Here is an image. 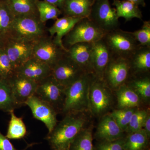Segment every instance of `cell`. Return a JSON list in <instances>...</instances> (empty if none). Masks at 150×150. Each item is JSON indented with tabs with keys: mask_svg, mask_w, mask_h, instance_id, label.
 <instances>
[{
	"mask_svg": "<svg viewBox=\"0 0 150 150\" xmlns=\"http://www.w3.org/2000/svg\"><path fill=\"white\" fill-rule=\"evenodd\" d=\"M149 138L144 130L129 134L125 139L123 150H144L148 144Z\"/></svg>",
	"mask_w": 150,
	"mask_h": 150,
	"instance_id": "83f0119b",
	"label": "cell"
},
{
	"mask_svg": "<svg viewBox=\"0 0 150 150\" xmlns=\"http://www.w3.org/2000/svg\"><path fill=\"white\" fill-rule=\"evenodd\" d=\"M1 80H2V79H1V77H0V81H1Z\"/></svg>",
	"mask_w": 150,
	"mask_h": 150,
	"instance_id": "b9f144b4",
	"label": "cell"
},
{
	"mask_svg": "<svg viewBox=\"0 0 150 150\" xmlns=\"http://www.w3.org/2000/svg\"><path fill=\"white\" fill-rule=\"evenodd\" d=\"M123 132L109 114L104 115L100 121L96 135L102 141H113L123 138Z\"/></svg>",
	"mask_w": 150,
	"mask_h": 150,
	"instance_id": "ac0fdd59",
	"label": "cell"
},
{
	"mask_svg": "<svg viewBox=\"0 0 150 150\" xmlns=\"http://www.w3.org/2000/svg\"><path fill=\"white\" fill-rule=\"evenodd\" d=\"M7 81L19 107L25 105L28 99L35 95L38 83L36 82L16 73Z\"/></svg>",
	"mask_w": 150,
	"mask_h": 150,
	"instance_id": "5bb4252c",
	"label": "cell"
},
{
	"mask_svg": "<svg viewBox=\"0 0 150 150\" xmlns=\"http://www.w3.org/2000/svg\"><path fill=\"white\" fill-rule=\"evenodd\" d=\"M69 150H94L91 130L83 128L71 144Z\"/></svg>",
	"mask_w": 150,
	"mask_h": 150,
	"instance_id": "f546056e",
	"label": "cell"
},
{
	"mask_svg": "<svg viewBox=\"0 0 150 150\" xmlns=\"http://www.w3.org/2000/svg\"><path fill=\"white\" fill-rule=\"evenodd\" d=\"M36 6L39 18L43 23L50 20H56L62 14L60 9L44 0H37Z\"/></svg>",
	"mask_w": 150,
	"mask_h": 150,
	"instance_id": "f1b7e54d",
	"label": "cell"
},
{
	"mask_svg": "<svg viewBox=\"0 0 150 150\" xmlns=\"http://www.w3.org/2000/svg\"><path fill=\"white\" fill-rule=\"evenodd\" d=\"M112 56L103 38L93 43L92 67L95 76L103 79L105 71Z\"/></svg>",
	"mask_w": 150,
	"mask_h": 150,
	"instance_id": "e0dca14e",
	"label": "cell"
},
{
	"mask_svg": "<svg viewBox=\"0 0 150 150\" xmlns=\"http://www.w3.org/2000/svg\"><path fill=\"white\" fill-rule=\"evenodd\" d=\"M106 33L88 17L84 18L63 38L62 43L67 49L76 43L96 42L102 39Z\"/></svg>",
	"mask_w": 150,
	"mask_h": 150,
	"instance_id": "277c9868",
	"label": "cell"
},
{
	"mask_svg": "<svg viewBox=\"0 0 150 150\" xmlns=\"http://www.w3.org/2000/svg\"><path fill=\"white\" fill-rule=\"evenodd\" d=\"M79 113L67 114L48 133L46 139L53 150H69L71 144L83 129L86 123L84 116Z\"/></svg>",
	"mask_w": 150,
	"mask_h": 150,
	"instance_id": "6da1fadb",
	"label": "cell"
},
{
	"mask_svg": "<svg viewBox=\"0 0 150 150\" xmlns=\"http://www.w3.org/2000/svg\"><path fill=\"white\" fill-rule=\"evenodd\" d=\"M34 42L6 36L4 49L16 69L33 57Z\"/></svg>",
	"mask_w": 150,
	"mask_h": 150,
	"instance_id": "7c38bea8",
	"label": "cell"
},
{
	"mask_svg": "<svg viewBox=\"0 0 150 150\" xmlns=\"http://www.w3.org/2000/svg\"><path fill=\"white\" fill-rule=\"evenodd\" d=\"M116 93L119 109L135 108L140 105L141 98L126 83L118 88Z\"/></svg>",
	"mask_w": 150,
	"mask_h": 150,
	"instance_id": "603a6c76",
	"label": "cell"
},
{
	"mask_svg": "<svg viewBox=\"0 0 150 150\" xmlns=\"http://www.w3.org/2000/svg\"><path fill=\"white\" fill-rule=\"evenodd\" d=\"M129 61L131 75H146L150 70V47L140 45Z\"/></svg>",
	"mask_w": 150,
	"mask_h": 150,
	"instance_id": "d6986e66",
	"label": "cell"
},
{
	"mask_svg": "<svg viewBox=\"0 0 150 150\" xmlns=\"http://www.w3.org/2000/svg\"><path fill=\"white\" fill-rule=\"evenodd\" d=\"M112 5L115 6L116 14L118 18H123L126 22L137 18L142 20L143 15L139 6L127 0H113Z\"/></svg>",
	"mask_w": 150,
	"mask_h": 150,
	"instance_id": "cb8c5ba5",
	"label": "cell"
},
{
	"mask_svg": "<svg viewBox=\"0 0 150 150\" xmlns=\"http://www.w3.org/2000/svg\"><path fill=\"white\" fill-rule=\"evenodd\" d=\"M9 113L11 119L6 137L10 139H19L24 138L27 134V129L23 118L16 116L14 110L11 111Z\"/></svg>",
	"mask_w": 150,
	"mask_h": 150,
	"instance_id": "4316f807",
	"label": "cell"
},
{
	"mask_svg": "<svg viewBox=\"0 0 150 150\" xmlns=\"http://www.w3.org/2000/svg\"><path fill=\"white\" fill-rule=\"evenodd\" d=\"M18 107L7 81L2 80L0 81V110L9 113Z\"/></svg>",
	"mask_w": 150,
	"mask_h": 150,
	"instance_id": "484cf974",
	"label": "cell"
},
{
	"mask_svg": "<svg viewBox=\"0 0 150 150\" xmlns=\"http://www.w3.org/2000/svg\"><path fill=\"white\" fill-rule=\"evenodd\" d=\"M88 18L105 32L119 28L116 10L111 7L109 0H95Z\"/></svg>",
	"mask_w": 150,
	"mask_h": 150,
	"instance_id": "52a82bcc",
	"label": "cell"
},
{
	"mask_svg": "<svg viewBox=\"0 0 150 150\" xmlns=\"http://www.w3.org/2000/svg\"><path fill=\"white\" fill-rule=\"evenodd\" d=\"M6 38L0 36V50L4 48Z\"/></svg>",
	"mask_w": 150,
	"mask_h": 150,
	"instance_id": "60d3db41",
	"label": "cell"
},
{
	"mask_svg": "<svg viewBox=\"0 0 150 150\" xmlns=\"http://www.w3.org/2000/svg\"><path fill=\"white\" fill-rule=\"evenodd\" d=\"M84 18L64 16L58 18L54 24L48 29L50 35L53 36L54 40L60 46L64 47L62 43L63 38L71 30L75 24Z\"/></svg>",
	"mask_w": 150,
	"mask_h": 150,
	"instance_id": "ffe728a7",
	"label": "cell"
},
{
	"mask_svg": "<svg viewBox=\"0 0 150 150\" xmlns=\"http://www.w3.org/2000/svg\"><path fill=\"white\" fill-rule=\"evenodd\" d=\"M16 69L4 48L0 50V77L7 80L16 73Z\"/></svg>",
	"mask_w": 150,
	"mask_h": 150,
	"instance_id": "1f68e13d",
	"label": "cell"
},
{
	"mask_svg": "<svg viewBox=\"0 0 150 150\" xmlns=\"http://www.w3.org/2000/svg\"><path fill=\"white\" fill-rule=\"evenodd\" d=\"M127 1L138 6H141L144 7L146 6L145 0H127Z\"/></svg>",
	"mask_w": 150,
	"mask_h": 150,
	"instance_id": "ab89813d",
	"label": "cell"
},
{
	"mask_svg": "<svg viewBox=\"0 0 150 150\" xmlns=\"http://www.w3.org/2000/svg\"><path fill=\"white\" fill-rule=\"evenodd\" d=\"M15 17L38 16L37 0H2Z\"/></svg>",
	"mask_w": 150,
	"mask_h": 150,
	"instance_id": "7402d4cb",
	"label": "cell"
},
{
	"mask_svg": "<svg viewBox=\"0 0 150 150\" xmlns=\"http://www.w3.org/2000/svg\"><path fill=\"white\" fill-rule=\"evenodd\" d=\"M136 110L135 108L119 109L114 110L110 114L124 132L126 131L131 116Z\"/></svg>",
	"mask_w": 150,
	"mask_h": 150,
	"instance_id": "d6a6232c",
	"label": "cell"
},
{
	"mask_svg": "<svg viewBox=\"0 0 150 150\" xmlns=\"http://www.w3.org/2000/svg\"><path fill=\"white\" fill-rule=\"evenodd\" d=\"M92 49L93 43H77L67 48V54L86 74L93 75Z\"/></svg>",
	"mask_w": 150,
	"mask_h": 150,
	"instance_id": "9a60e30c",
	"label": "cell"
},
{
	"mask_svg": "<svg viewBox=\"0 0 150 150\" xmlns=\"http://www.w3.org/2000/svg\"><path fill=\"white\" fill-rule=\"evenodd\" d=\"M47 35L48 29L39 16H22L15 17L7 36L35 42Z\"/></svg>",
	"mask_w": 150,
	"mask_h": 150,
	"instance_id": "3957f363",
	"label": "cell"
},
{
	"mask_svg": "<svg viewBox=\"0 0 150 150\" xmlns=\"http://www.w3.org/2000/svg\"><path fill=\"white\" fill-rule=\"evenodd\" d=\"M95 0H64L61 9L64 16L88 17Z\"/></svg>",
	"mask_w": 150,
	"mask_h": 150,
	"instance_id": "44dd1931",
	"label": "cell"
},
{
	"mask_svg": "<svg viewBox=\"0 0 150 150\" xmlns=\"http://www.w3.org/2000/svg\"><path fill=\"white\" fill-rule=\"evenodd\" d=\"M25 105L30 108L34 118L45 124L48 133L53 130L57 123L56 115L58 112L53 106L35 95L28 98Z\"/></svg>",
	"mask_w": 150,
	"mask_h": 150,
	"instance_id": "4fadbf2b",
	"label": "cell"
},
{
	"mask_svg": "<svg viewBox=\"0 0 150 150\" xmlns=\"http://www.w3.org/2000/svg\"><path fill=\"white\" fill-rule=\"evenodd\" d=\"M65 91L64 87L51 75L38 83L35 95L51 105L58 112L62 111Z\"/></svg>",
	"mask_w": 150,
	"mask_h": 150,
	"instance_id": "9c48e42d",
	"label": "cell"
},
{
	"mask_svg": "<svg viewBox=\"0 0 150 150\" xmlns=\"http://www.w3.org/2000/svg\"><path fill=\"white\" fill-rule=\"evenodd\" d=\"M125 139L113 141H102L97 146V150H123Z\"/></svg>",
	"mask_w": 150,
	"mask_h": 150,
	"instance_id": "d590c367",
	"label": "cell"
},
{
	"mask_svg": "<svg viewBox=\"0 0 150 150\" xmlns=\"http://www.w3.org/2000/svg\"><path fill=\"white\" fill-rule=\"evenodd\" d=\"M0 150H18L14 147L10 141L0 131Z\"/></svg>",
	"mask_w": 150,
	"mask_h": 150,
	"instance_id": "8d00e7d4",
	"label": "cell"
},
{
	"mask_svg": "<svg viewBox=\"0 0 150 150\" xmlns=\"http://www.w3.org/2000/svg\"><path fill=\"white\" fill-rule=\"evenodd\" d=\"M126 84L133 89L140 98L149 100L150 98V79L146 75H132Z\"/></svg>",
	"mask_w": 150,
	"mask_h": 150,
	"instance_id": "d4e9b609",
	"label": "cell"
},
{
	"mask_svg": "<svg viewBox=\"0 0 150 150\" xmlns=\"http://www.w3.org/2000/svg\"><path fill=\"white\" fill-rule=\"evenodd\" d=\"M67 50L60 46L53 36L47 35L34 42L33 57L45 63L51 69L67 54Z\"/></svg>",
	"mask_w": 150,
	"mask_h": 150,
	"instance_id": "8992f818",
	"label": "cell"
},
{
	"mask_svg": "<svg viewBox=\"0 0 150 150\" xmlns=\"http://www.w3.org/2000/svg\"><path fill=\"white\" fill-rule=\"evenodd\" d=\"M94 75L85 74L65 88V96L62 112L64 114L78 113L89 109V91Z\"/></svg>",
	"mask_w": 150,
	"mask_h": 150,
	"instance_id": "7a4b0ae2",
	"label": "cell"
},
{
	"mask_svg": "<svg viewBox=\"0 0 150 150\" xmlns=\"http://www.w3.org/2000/svg\"><path fill=\"white\" fill-rule=\"evenodd\" d=\"M142 129L145 131L149 139L150 137V116L149 113H148L145 118L142 126Z\"/></svg>",
	"mask_w": 150,
	"mask_h": 150,
	"instance_id": "74e56055",
	"label": "cell"
},
{
	"mask_svg": "<svg viewBox=\"0 0 150 150\" xmlns=\"http://www.w3.org/2000/svg\"><path fill=\"white\" fill-rule=\"evenodd\" d=\"M44 1L54 5L61 10L64 0H44Z\"/></svg>",
	"mask_w": 150,
	"mask_h": 150,
	"instance_id": "f35d334b",
	"label": "cell"
},
{
	"mask_svg": "<svg viewBox=\"0 0 150 150\" xmlns=\"http://www.w3.org/2000/svg\"><path fill=\"white\" fill-rule=\"evenodd\" d=\"M103 39L112 56L128 59L140 45L131 32L119 28L106 33Z\"/></svg>",
	"mask_w": 150,
	"mask_h": 150,
	"instance_id": "5b68a950",
	"label": "cell"
},
{
	"mask_svg": "<svg viewBox=\"0 0 150 150\" xmlns=\"http://www.w3.org/2000/svg\"><path fill=\"white\" fill-rule=\"evenodd\" d=\"M15 16L5 3L0 1V36L6 37Z\"/></svg>",
	"mask_w": 150,
	"mask_h": 150,
	"instance_id": "4dcf8cb0",
	"label": "cell"
},
{
	"mask_svg": "<svg viewBox=\"0 0 150 150\" xmlns=\"http://www.w3.org/2000/svg\"><path fill=\"white\" fill-rule=\"evenodd\" d=\"M148 112L144 110H137L134 111L126 131L129 134L142 130L143 123Z\"/></svg>",
	"mask_w": 150,
	"mask_h": 150,
	"instance_id": "836d02e7",
	"label": "cell"
},
{
	"mask_svg": "<svg viewBox=\"0 0 150 150\" xmlns=\"http://www.w3.org/2000/svg\"><path fill=\"white\" fill-rule=\"evenodd\" d=\"M111 97L107 84L94 76L89 91V109L94 115H102L107 111L112 103Z\"/></svg>",
	"mask_w": 150,
	"mask_h": 150,
	"instance_id": "ba28073f",
	"label": "cell"
},
{
	"mask_svg": "<svg viewBox=\"0 0 150 150\" xmlns=\"http://www.w3.org/2000/svg\"><path fill=\"white\" fill-rule=\"evenodd\" d=\"M79 66L67 54L52 69L51 75L65 88L71 84L85 74Z\"/></svg>",
	"mask_w": 150,
	"mask_h": 150,
	"instance_id": "8fae6325",
	"label": "cell"
},
{
	"mask_svg": "<svg viewBox=\"0 0 150 150\" xmlns=\"http://www.w3.org/2000/svg\"><path fill=\"white\" fill-rule=\"evenodd\" d=\"M131 32L140 45L150 47V21H144L140 29Z\"/></svg>",
	"mask_w": 150,
	"mask_h": 150,
	"instance_id": "e575fe53",
	"label": "cell"
},
{
	"mask_svg": "<svg viewBox=\"0 0 150 150\" xmlns=\"http://www.w3.org/2000/svg\"><path fill=\"white\" fill-rule=\"evenodd\" d=\"M131 76L129 59L112 56L105 71L103 80L109 87L118 89L126 83Z\"/></svg>",
	"mask_w": 150,
	"mask_h": 150,
	"instance_id": "30bf717a",
	"label": "cell"
},
{
	"mask_svg": "<svg viewBox=\"0 0 150 150\" xmlns=\"http://www.w3.org/2000/svg\"><path fill=\"white\" fill-rule=\"evenodd\" d=\"M51 71L49 66L32 57L17 69L16 73L38 83L51 75Z\"/></svg>",
	"mask_w": 150,
	"mask_h": 150,
	"instance_id": "2e32d148",
	"label": "cell"
}]
</instances>
